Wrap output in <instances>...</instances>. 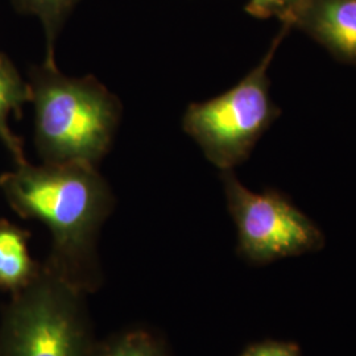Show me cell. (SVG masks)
I'll list each match as a JSON object with an SVG mask.
<instances>
[{"label": "cell", "mask_w": 356, "mask_h": 356, "mask_svg": "<svg viewBox=\"0 0 356 356\" xmlns=\"http://www.w3.org/2000/svg\"><path fill=\"white\" fill-rule=\"evenodd\" d=\"M0 191L17 216L40 220L51 231V254L42 266L79 292H97L103 282L97 243L115 204L97 166H35L26 160L0 176Z\"/></svg>", "instance_id": "6da1fadb"}, {"label": "cell", "mask_w": 356, "mask_h": 356, "mask_svg": "<svg viewBox=\"0 0 356 356\" xmlns=\"http://www.w3.org/2000/svg\"><path fill=\"white\" fill-rule=\"evenodd\" d=\"M35 144L44 163L97 164L108 153L122 103L92 76H66L57 65L31 69Z\"/></svg>", "instance_id": "7a4b0ae2"}, {"label": "cell", "mask_w": 356, "mask_h": 356, "mask_svg": "<svg viewBox=\"0 0 356 356\" xmlns=\"http://www.w3.org/2000/svg\"><path fill=\"white\" fill-rule=\"evenodd\" d=\"M291 29L281 23L266 54L235 86L209 101L191 103L185 111L184 131L220 172L242 165L281 115L270 95L269 67Z\"/></svg>", "instance_id": "3957f363"}, {"label": "cell", "mask_w": 356, "mask_h": 356, "mask_svg": "<svg viewBox=\"0 0 356 356\" xmlns=\"http://www.w3.org/2000/svg\"><path fill=\"white\" fill-rule=\"evenodd\" d=\"M86 294L42 266L0 314V356H89L95 343Z\"/></svg>", "instance_id": "277c9868"}, {"label": "cell", "mask_w": 356, "mask_h": 356, "mask_svg": "<svg viewBox=\"0 0 356 356\" xmlns=\"http://www.w3.org/2000/svg\"><path fill=\"white\" fill-rule=\"evenodd\" d=\"M220 179L244 260L264 266L323 248L325 235L317 223L282 193L250 191L234 170H222Z\"/></svg>", "instance_id": "5b68a950"}, {"label": "cell", "mask_w": 356, "mask_h": 356, "mask_svg": "<svg viewBox=\"0 0 356 356\" xmlns=\"http://www.w3.org/2000/svg\"><path fill=\"white\" fill-rule=\"evenodd\" d=\"M288 24L335 60L356 66V0H298Z\"/></svg>", "instance_id": "8992f818"}, {"label": "cell", "mask_w": 356, "mask_h": 356, "mask_svg": "<svg viewBox=\"0 0 356 356\" xmlns=\"http://www.w3.org/2000/svg\"><path fill=\"white\" fill-rule=\"evenodd\" d=\"M29 231L0 219V289L11 296L26 288L42 268L29 254Z\"/></svg>", "instance_id": "52a82bcc"}, {"label": "cell", "mask_w": 356, "mask_h": 356, "mask_svg": "<svg viewBox=\"0 0 356 356\" xmlns=\"http://www.w3.org/2000/svg\"><path fill=\"white\" fill-rule=\"evenodd\" d=\"M31 99L32 91L29 83L19 74L11 60L0 53V139L13 154L16 164L26 161V156L23 140L13 135L8 127V116L15 114L20 118L23 104L31 102Z\"/></svg>", "instance_id": "ba28073f"}, {"label": "cell", "mask_w": 356, "mask_h": 356, "mask_svg": "<svg viewBox=\"0 0 356 356\" xmlns=\"http://www.w3.org/2000/svg\"><path fill=\"white\" fill-rule=\"evenodd\" d=\"M89 356H170L165 344L145 330H134L97 342Z\"/></svg>", "instance_id": "9c48e42d"}, {"label": "cell", "mask_w": 356, "mask_h": 356, "mask_svg": "<svg viewBox=\"0 0 356 356\" xmlns=\"http://www.w3.org/2000/svg\"><path fill=\"white\" fill-rule=\"evenodd\" d=\"M15 7L22 13L38 16L47 33V64L56 65L54 41L63 26L67 13L78 0H13Z\"/></svg>", "instance_id": "30bf717a"}, {"label": "cell", "mask_w": 356, "mask_h": 356, "mask_svg": "<svg viewBox=\"0 0 356 356\" xmlns=\"http://www.w3.org/2000/svg\"><path fill=\"white\" fill-rule=\"evenodd\" d=\"M298 0H248L245 11L256 19L277 17L280 23L288 24V20Z\"/></svg>", "instance_id": "8fae6325"}, {"label": "cell", "mask_w": 356, "mask_h": 356, "mask_svg": "<svg viewBox=\"0 0 356 356\" xmlns=\"http://www.w3.org/2000/svg\"><path fill=\"white\" fill-rule=\"evenodd\" d=\"M241 356H301V354L298 346L292 342L266 341L251 344Z\"/></svg>", "instance_id": "7c38bea8"}]
</instances>
